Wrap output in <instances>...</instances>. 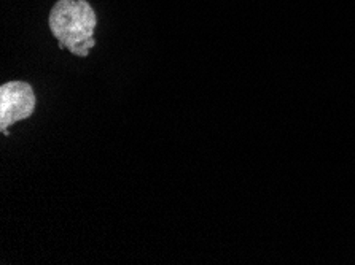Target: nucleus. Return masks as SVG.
<instances>
[{
  "label": "nucleus",
  "mask_w": 355,
  "mask_h": 265,
  "mask_svg": "<svg viewBox=\"0 0 355 265\" xmlns=\"http://www.w3.org/2000/svg\"><path fill=\"white\" fill-rule=\"evenodd\" d=\"M53 37L66 43L69 34H85L98 24L93 7L88 0H58L48 18Z\"/></svg>",
  "instance_id": "nucleus-1"
},
{
  "label": "nucleus",
  "mask_w": 355,
  "mask_h": 265,
  "mask_svg": "<svg viewBox=\"0 0 355 265\" xmlns=\"http://www.w3.org/2000/svg\"><path fill=\"white\" fill-rule=\"evenodd\" d=\"M37 105L35 93L26 81H10L0 88V131L28 120Z\"/></svg>",
  "instance_id": "nucleus-2"
},
{
  "label": "nucleus",
  "mask_w": 355,
  "mask_h": 265,
  "mask_svg": "<svg viewBox=\"0 0 355 265\" xmlns=\"http://www.w3.org/2000/svg\"><path fill=\"white\" fill-rule=\"evenodd\" d=\"M67 50L71 51L72 54H75V56H82V57H88V54H89V50H85V48H83L82 45L69 46Z\"/></svg>",
  "instance_id": "nucleus-3"
},
{
  "label": "nucleus",
  "mask_w": 355,
  "mask_h": 265,
  "mask_svg": "<svg viewBox=\"0 0 355 265\" xmlns=\"http://www.w3.org/2000/svg\"><path fill=\"white\" fill-rule=\"evenodd\" d=\"M82 46L85 48V50H91V48H94V46H96L94 37H93V39H88L85 43H82Z\"/></svg>",
  "instance_id": "nucleus-4"
}]
</instances>
